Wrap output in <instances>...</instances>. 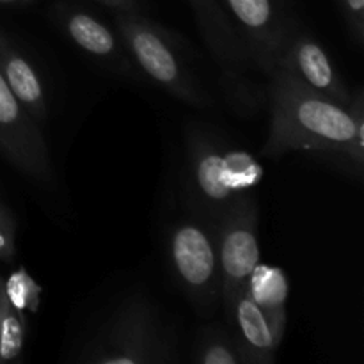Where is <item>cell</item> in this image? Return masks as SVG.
<instances>
[{"label": "cell", "instance_id": "9a60e30c", "mask_svg": "<svg viewBox=\"0 0 364 364\" xmlns=\"http://www.w3.org/2000/svg\"><path fill=\"white\" fill-rule=\"evenodd\" d=\"M198 364H244L233 333L226 326H205L191 355Z\"/></svg>", "mask_w": 364, "mask_h": 364}, {"label": "cell", "instance_id": "8992f818", "mask_svg": "<svg viewBox=\"0 0 364 364\" xmlns=\"http://www.w3.org/2000/svg\"><path fill=\"white\" fill-rule=\"evenodd\" d=\"M198 21L199 34L220 73L224 96L242 116L259 109L262 95L249 77L252 70L247 52L237 34L223 0H188Z\"/></svg>", "mask_w": 364, "mask_h": 364}, {"label": "cell", "instance_id": "d6986e66", "mask_svg": "<svg viewBox=\"0 0 364 364\" xmlns=\"http://www.w3.org/2000/svg\"><path fill=\"white\" fill-rule=\"evenodd\" d=\"M16 252V220L0 201V262H11Z\"/></svg>", "mask_w": 364, "mask_h": 364}, {"label": "cell", "instance_id": "ac0fdd59", "mask_svg": "<svg viewBox=\"0 0 364 364\" xmlns=\"http://www.w3.org/2000/svg\"><path fill=\"white\" fill-rule=\"evenodd\" d=\"M347 32L358 46L364 45V0H340Z\"/></svg>", "mask_w": 364, "mask_h": 364}, {"label": "cell", "instance_id": "ffe728a7", "mask_svg": "<svg viewBox=\"0 0 364 364\" xmlns=\"http://www.w3.org/2000/svg\"><path fill=\"white\" fill-rule=\"evenodd\" d=\"M114 13H146L144 0H95Z\"/></svg>", "mask_w": 364, "mask_h": 364}, {"label": "cell", "instance_id": "277c9868", "mask_svg": "<svg viewBox=\"0 0 364 364\" xmlns=\"http://www.w3.org/2000/svg\"><path fill=\"white\" fill-rule=\"evenodd\" d=\"M114 27L142 75L181 102L198 109L213 107V98L185 63L176 38L146 13H114Z\"/></svg>", "mask_w": 364, "mask_h": 364}, {"label": "cell", "instance_id": "5bb4252c", "mask_svg": "<svg viewBox=\"0 0 364 364\" xmlns=\"http://www.w3.org/2000/svg\"><path fill=\"white\" fill-rule=\"evenodd\" d=\"M245 290L252 301L262 308L270 323L274 336L283 343L284 329H287V299H288V279L287 274L274 265H256L249 277Z\"/></svg>", "mask_w": 364, "mask_h": 364}, {"label": "cell", "instance_id": "9c48e42d", "mask_svg": "<svg viewBox=\"0 0 364 364\" xmlns=\"http://www.w3.org/2000/svg\"><path fill=\"white\" fill-rule=\"evenodd\" d=\"M237 34L247 52L252 70L270 75L276 71L284 38L294 18L283 0H223Z\"/></svg>", "mask_w": 364, "mask_h": 364}, {"label": "cell", "instance_id": "e0dca14e", "mask_svg": "<svg viewBox=\"0 0 364 364\" xmlns=\"http://www.w3.org/2000/svg\"><path fill=\"white\" fill-rule=\"evenodd\" d=\"M4 287H6L7 297H9V301L13 302L18 311H38L41 287L32 279V276L23 267L14 270L7 279H4Z\"/></svg>", "mask_w": 364, "mask_h": 364}, {"label": "cell", "instance_id": "7402d4cb", "mask_svg": "<svg viewBox=\"0 0 364 364\" xmlns=\"http://www.w3.org/2000/svg\"><path fill=\"white\" fill-rule=\"evenodd\" d=\"M0 153H2V155H4V144H2V141H0Z\"/></svg>", "mask_w": 364, "mask_h": 364}, {"label": "cell", "instance_id": "3957f363", "mask_svg": "<svg viewBox=\"0 0 364 364\" xmlns=\"http://www.w3.org/2000/svg\"><path fill=\"white\" fill-rule=\"evenodd\" d=\"M84 364H166L178 361V336L146 294L121 299L78 347Z\"/></svg>", "mask_w": 364, "mask_h": 364}, {"label": "cell", "instance_id": "2e32d148", "mask_svg": "<svg viewBox=\"0 0 364 364\" xmlns=\"http://www.w3.org/2000/svg\"><path fill=\"white\" fill-rule=\"evenodd\" d=\"M25 318L9 301L0 276V363L16 359L23 350Z\"/></svg>", "mask_w": 364, "mask_h": 364}, {"label": "cell", "instance_id": "7a4b0ae2", "mask_svg": "<svg viewBox=\"0 0 364 364\" xmlns=\"http://www.w3.org/2000/svg\"><path fill=\"white\" fill-rule=\"evenodd\" d=\"M262 164L215 128L191 123L185 130L183 198L191 215L215 226L252 196L263 180Z\"/></svg>", "mask_w": 364, "mask_h": 364}, {"label": "cell", "instance_id": "7c38bea8", "mask_svg": "<svg viewBox=\"0 0 364 364\" xmlns=\"http://www.w3.org/2000/svg\"><path fill=\"white\" fill-rule=\"evenodd\" d=\"M224 326L233 333L244 364H272L281 341L274 336L265 313L252 301L249 291H242L235 301Z\"/></svg>", "mask_w": 364, "mask_h": 364}, {"label": "cell", "instance_id": "8fae6325", "mask_svg": "<svg viewBox=\"0 0 364 364\" xmlns=\"http://www.w3.org/2000/svg\"><path fill=\"white\" fill-rule=\"evenodd\" d=\"M276 71L288 75L304 87L320 92L340 105H350L352 91L347 87L327 50L311 32L295 21L284 38Z\"/></svg>", "mask_w": 364, "mask_h": 364}, {"label": "cell", "instance_id": "ba28073f", "mask_svg": "<svg viewBox=\"0 0 364 364\" xmlns=\"http://www.w3.org/2000/svg\"><path fill=\"white\" fill-rule=\"evenodd\" d=\"M50 18L68 41L112 73L141 82L144 75L132 59L116 27L78 4L59 0L50 7Z\"/></svg>", "mask_w": 364, "mask_h": 364}, {"label": "cell", "instance_id": "5b68a950", "mask_svg": "<svg viewBox=\"0 0 364 364\" xmlns=\"http://www.w3.org/2000/svg\"><path fill=\"white\" fill-rule=\"evenodd\" d=\"M166 255L174 281L196 311L213 315L223 291L213 228L194 215L176 220L167 231Z\"/></svg>", "mask_w": 364, "mask_h": 364}, {"label": "cell", "instance_id": "6da1fadb", "mask_svg": "<svg viewBox=\"0 0 364 364\" xmlns=\"http://www.w3.org/2000/svg\"><path fill=\"white\" fill-rule=\"evenodd\" d=\"M270 124L263 153L270 159L290 151L318 156L341 173L361 180L364 167V96L352 92L348 107L276 71L269 77Z\"/></svg>", "mask_w": 364, "mask_h": 364}, {"label": "cell", "instance_id": "52a82bcc", "mask_svg": "<svg viewBox=\"0 0 364 364\" xmlns=\"http://www.w3.org/2000/svg\"><path fill=\"white\" fill-rule=\"evenodd\" d=\"M220 263V306L224 320L259 263L258 203L249 196L213 226Z\"/></svg>", "mask_w": 364, "mask_h": 364}, {"label": "cell", "instance_id": "30bf717a", "mask_svg": "<svg viewBox=\"0 0 364 364\" xmlns=\"http://www.w3.org/2000/svg\"><path fill=\"white\" fill-rule=\"evenodd\" d=\"M0 141L4 156L41 185H53L52 162L41 124L28 114L0 75Z\"/></svg>", "mask_w": 364, "mask_h": 364}, {"label": "cell", "instance_id": "44dd1931", "mask_svg": "<svg viewBox=\"0 0 364 364\" xmlns=\"http://www.w3.org/2000/svg\"><path fill=\"white\" fill-rule=\"evenodd\" d=\"M36 0H0V6L4 7H27L32 6Z\"/></svg>", "mask_w": 364, "mask_h": 364}, {"label": "cell", "instance_id": "4fadbf2b", "mask_svg": "<svg viewBox=\"0 0 364 364\" xmlns=\"http://www.w3.org/2000/svg\"><path fill=\"white\" fill-rule=\"evenodd\" d=\"M0 75L13 95L39 124L48 119V100L41 75L0 28Z\"/></svg>", "mask_w": 364, "mask_h": 364}]
</instances>
